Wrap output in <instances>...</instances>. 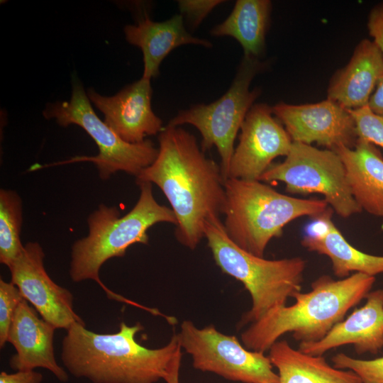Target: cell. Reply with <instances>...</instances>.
<instances>
[{"mask_svg": "<svg viewBox=\"0 0 383 383\" xmlns=\"http://www.w3.org/2000/svg\"><path fill=\"white\" fill-rule=\"evenodd\" d=\"M158 141L156 159L135 181L161 189L177 218V240L194 250L204 238L206 219L223 212L226 191L221 166L205 155L193 134L179 126L167 124Z\"/></svg>", "mask_w": 383, "mask_h": 383, "instance_id": "1", "label": "cell"}, {"mask_svg": "<svg viewBox=\"0 0 383 383\" xmlns=\"http://www.w3.org/2000/svg\"><path fill=\"white\" fill-rule=\"evenodd\" d=\"M143 328L139 322H121L116 333H96L74 324L62 340V363L74 377L92 383H156L181 347L174 333L165 346L148 348L135 338Z\"/></svg>", "mask_w": 383, "mask_h": 383, "instance_id": "2", "label": "cell"}, {"mask_svg": "<svg viewBox=\"0 0 383 383\" xmlns=\"http://www.w3.org/2000/svg\"><path fill=\"white\" fill-rule=\"evenodd\" d=\"M374 282V277L359 272L337 280L321 275L311 283L309 292L293 294L294 304L275 307L250 323L240 335L242 344L265 353L287 333L299 343L319 341L365 299Z\"/></svg>", "mask_w": 383, "mask_h": 383, "instance_id": "3", "label": "cell"}, {"mask_svg": "<svg viewBox=\"0 0 383 383\" xmlns=\"http://www.w3.org/2000/svg\"><path fill=\"white\" fill-rule=\"evenodd\" d=\"M137 184L140 191L138 200L123 217H120L116 206L103 204L89 215L88 235L75 241L72 246L69 273L74 282L94 280L109 299L138 307V304L106 287L99 277L100 269L110 258L123 257L133 244H148L147 231L155 224L166 222L176 226L177 221L172 209L155 200L152 184L144 182Z\"/></svg>", "mask_w": 383, "mask_h": 383, "instance_id": "4", "label": "cell"}, {"mask_svg": "<svg viewBox=\"0 0 383 383\" xmlns=\"http://www.w3.org/2000/svg\"><path fill=\"white\" fill-rule=\"evenodd\" d=\"M223 226L229 238L243 250L259 257L270 241L279 238L291 221L315 217L328 209L324 199L292 197L259 180L228 178L224 182Z\"/></svg>", "mask_w": 383, "mask_h": 383, "instance_id": "5", "label": "cell"}, {"mask_svg": "<svg viewBox=\"0 0 383 383\" xmlns=\"http://www.w3.org/2000/svg\"><path fill=\"white\" fill-rule=\"evenodd\" d=\"M204 238L221 270L240 282L249 292L252 306L238 327L258 321L271 309L286 305L289 298L301 292L305 260L300 257L267 260L235 245L228 236L219 216L205 222Z\"/></svg>", "mask_w": 383, "mask_h": 383, "instance_id": "6", "label": "cell"}, {"mask_svg": "<svg viewBox=\"0 0 383 383\" xmlns=\"http://www.w3.org/2000/svg\"><path fill=\"white\" fill-rule=\"evenodd\" d=\"M72 87L70 100L48 104L43 115L46 119H55L63 127L75 124L82 128L96 143L99 153L93 157H76L64 163L91 162L96 166L100 178L106 180L118 171L136 177L155 161L158 148L152 141H124L96 114L82 84L75 76L72 77Z\"/></svg>", "mask_w": 383, "mask_h": 383, "instance_id": "7", "label": "cell"}, {"mask_svg": "<svg viewBox=\"0 0 383 383\" xmlns=\"http://www.w3.org/2000/svg\"><path fill=\"white\" fill-rule=\"evenodd\" d=\"M262 67L257 59L243 56L230 88L221 97L209 104H196L179 111L168 123L172 126H194L202 137L201 148L204 152L216 148L224 181L228 179L238 132L260 94L257 88L250 90V85Z\"/></svg>", "mask_w": 383, "mask_h": 383, "instance_id": "8", "label": "cell"}, {"mask_svg": "<svg viewBox=\"0 0 383 383\" xmlns=\"http://www.w3.org/2000/svg\"><path fill=\"white\" fill-rule=\"evenodd\" d=\"M260 181H280L291 194H320L340 216L348 218L362 209L348 186L345 166L332 150H320L311 145L292 142L285 160L272 165Z\"/></svg>", "mask_w": 383, "mask_h": 383, "instance_id": "9", "label": "cell"}, {"mask_svg": "<svg viewBox=\"0 0 383 383\" xmlns=\"http://www.w3.org/2000/svg\"><path fill=\"white\" fill-rule=\"evenodd\" d=\"M177 335L196 370L243 383H279L269 356L247 349L235 336L218 331L213 324L199 328L185 320Z\"/></svg>", "mask_w": 383, "mask_h": 383, "instance_id": "10", "label": "cell"}, {"mask_svg": "<svg viewBox=\"0 0 383 383\" xmlns=\"http://www.w3.org/2000/svg\"><path fill=\"white\" fill-rule=\"evenodd\" d=\"M45 253L38 242H28L9 269L11 282L41 318L66 331L76 323L85 324L74 311L72 293L57 284L47 273Z\"/></svg>", "mask_w": 383, "mask_h": 383, "instance_id": "11", "label": "cell"}, {"mask_svg": "<svg viewBox=\"0 0 383 383\" xmlns=\"http://www.w3.org/2000/svg\"><path fill=\"white\" fill-rule=\"evenodd\" d=\"M272 114V107L265 104L250 108L240 128L228 179L260 181L276 157L289 154L292 140Z\"/></svg>", "mask_w": 383, "mask_h": 383, "instance_id": "12", "label": "cell"}, {"mask_svg": "<svg viewBox=\"0 0 383 383\" xmlns=\"http://www.w3.org/2000/svg\"><path fill=\"white\" fill-rule=\"evenodd\" d=\"M272 111L292 142L316 143L333 150L340 146L353 148L358 139L349 110L329 99L302 105L281 102Z\"/></svg>", "mask_w": 383, "mask_h": 383, "instance_id": "13", "label": "cell"}, {"mask_svg": "<svg viewBox=\"0 0 383 383\" xmlns=\"http://www.w3.org/2000/svg\"><path fill=\"white\" fill-rule=\"evenodd\" d=\"M150 80L141 77L111 96L87 89L88 98L104 114V122L127 143L143 142L164 128L162 121L152 109Z\"/></svg>", "mask_w": 383, "mask_h": 383, "instance_id": "14", "label": "cell"}, {"mask_svg": "<svg viewBox=\"0 0 383 383\" xmlns=\"http://www.w3.org/2000/svg\"><path fill=\"white\" fill-rule=\"evenodd\" d=\"M37 311L23 299L18 304L8 333L7 343L16 353L9 361L16 371L44 368L60 382L68 380L66 371L55 359L54 335L55 327L40 318Z\"/></svg>", "mask_w": 383, "mask_h": 383, "instance_id": "15", "label": "cell"}, {"mask_svg": "<svg viewBox=\"0 0 383 383\" xmlns=\"http://www.w3.org/2000/svg\"><path fill=\"white\" fill-rule=\"evenodd\" d=\"M365 304L335 324L314 343H300L299 350L312 355L351 344L359 355L378 353L383 348V289L370 292Z\"/></svg>", "mask_w": 383, "mask_h": 383, "instance_id": "16", "label": "cell"}, {"mask_svg": "<svg viewBox=\"0 0 383 383\" xmlns=\"http://www.w3.org/2000/svg\"><path fill=\"white\" fill-rule=\"evenodd\" d=\"M333 209L313 217L304 228L301 244L330 258L333 274L340 279L359 272L374 277L383 273V256L363 252L350 245L332 221Z\"/></svg>", "mask_w": 383, "mask_h": 383, "instance_id": "17", "label": "cell"}, {"mask_svg": "<svg viewBox=\"0 0 383 383\" xmlns=\"http://www.w3.org/2000/svg\"><path fill=\"white\" fill-rule=\"evenodd\" d=\"M383 76V55L373 40L363 39L349 63L331 79L328 99L346 109L368 105L370 96Z\"/></svg>", "mask_w": 383, "mask_h": 383, "instance_id": "18", "label": "cell"}, {"mask_svg": "<svg viewBox=\"0 0 383 383\" xmlns=\"http://www.w3.org/2000/svg\"><path fill=\"white\" fill-rule=\"evenodd\" d=\"M124 33L128 43L142 50L144 66L142 77L148 79L158 75L161 62L177 47L187 44L212 47L210 41L196 38L186 30L180 13L161 22L154 21L144 15L135 24L126 26Z\"/></svg>", "mask_w": 383, "mask_h": 383, "instance_id": "19", "label": "cell"}, {"mask_svg": "<svg viewBox=\"0 0 383 383\" xmlns=\"http://www.w3.org/2000/svg\"><path fill=\"white\" fill-rule=\"evenodd\" d=\"M333 151L345 166L355 201L362 210L383 219V156L379 150L358 138L354 148L340 146Z\"/></svg>", "mask_w": 383, "mask_h": 383, "instance_id": "20", "label": "cell"}, {"mask_svg": "<svg viewBox=\"0 0 383 383\" xmlns=\"http://www.w3.org/2000/svg\"><path fill=\"white\" fill-rule=\"evenodd\" d=\"M268 351L279 383H362L353 371L331 366L323 355L296 350L285 340L276 341Z\"/></svg>", "mask_w": 383, "mask_h": 383, "instance_id": "21", "label": "cell"}, {"mask_svg": "<svg viewBox=\"0 0 383 383\" xmlns=\"http://www.w3.org/2000/svg\"><path fill=\"white\" fill-rule=\"evenodd\" d=\"M271 6L268 0H238L228 18L210 33L235 38L241 45L244 56L257 59L265 49Z\"/></svg>", "mask_w": 383, "mask_h": 383, "instance_id": "22", "label": "cell"}, {"mask_svg": "<svg viewBox=\"0 0 383 383\" xmlns=\"http://www.w3.org/2000/svg\"><path fill=\"white\" fill-rule=\"evenodd\" d=\"M22 201L15 191L0 190V262L8 267L22 252Z\"/></svg>", "mask_w": 383, "mask_h": 383, "instance_id": "23", "label": "cell"}, {"mask_svg": "<svg viewBox=\"0 0 383 383\" xmlns=\"http://www.w3.org/2000/svg\"><path fill=\"white\" fill-rule=\"evenodd\" d=\"M331 360L334 367L355 372L362 383H383V356L365 360L340 353L332 357Z\"/></svg>", "mask_w": 383, "mask_h": 383, "instance_id": "24", "label": "cell"}, {"mask_svg": "<svg viewBox=\"0 0 383 383\" xmlns=\"http://www.w3.org/2000/svg\"><path fill=\"white\" fill-rule=\"evenodd\" d=\"M349 111L357 138L383 148V116L374 113L368 105Z\"/></svg>", "mask_w": 383, "mask_h": 383, "instance_id": "25", "label": "cell"}, {"mask_svg": "<svg viewBox=\"0 0 383 383\" xmlns=\"http://www.w3.org/2000/svg\"><path fill=\"white\" fill-rule=\"evenodd\" d=\"M18 287L11 282L0 279V348L7 343L10 326L17 307L23 299Z\"/></svg>", "mask_w": 383, "mask_h": 383, "instance_id": "26", "label": "cell"}, {"mask_svg": "<svg viewBox=\"0 0 383 383\" xmlns=\"http://www.w3.org/2000/svg\"><path fill=\"white\" fill-rule=\"evenodd\" d=\"M223 0H179L180 14L192 28H196L205 17Z\"/></svg>", "mask_w": 383, "mask_h": 383, "instance_id": "27", "label": "cell"}, {"mask_svg": "<svg viewBox=\"0 0 383 383\" xmlns=\"http://www.w3.org/2000/svg\"><path fill=\"white\" fill-rule=\"evenodd\" d=\"M367 28L369 34L377 45L383 55V3L372 9L369 14Z\"/></svg>", "mask_w": 383, "mask_h": 383, "instance_id": "28", "label": "cell"}, {"mask_svg": "<svg viewBox=\"0 0 383 383\" xmlns=\"http://www.w3.org/2000/svg\"><path fill=\"white\" fill-rule=\"evenodd\" d=\"M43 379V374L34 370L16 371L14 373L2 371L0 373V383H41Z\"/></svg>", "mask_w": 383, "mask_h": 383, "instance_id": "29", "label": "cell"}, {"mask_svg": "<svg viewBox=\"0 0 383 383\" xmlns=\"http://www.w3.org/2000/svg\"><path fill=\"white\" fill-rule=\"evenodd\" d=\"M182 348H179L169 365L163 379L166 383H179Z\"/></svg>", "mask_w": 383, "mask_h": 383, "instance_id": "30", "label": "cell"}, {"mask_svg": "<svg viewBox=\"0 0 383 383\" xmlns=\"http://www.w3.org/2000/svg\"><path fill=\"white\" fill-rule=\"evenodd\" d=\"M368 106L374 113L383 116V76L370 98Z\"/></svg>", "mask_w": 383, "mask_h": 383, "instance_id": "31", "label": "cell"}]
</instances>
